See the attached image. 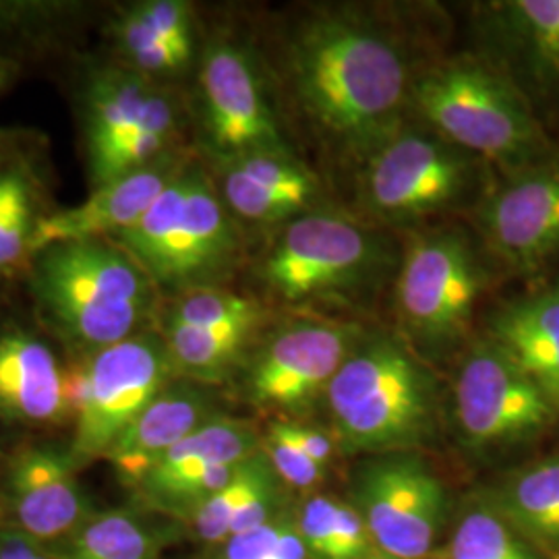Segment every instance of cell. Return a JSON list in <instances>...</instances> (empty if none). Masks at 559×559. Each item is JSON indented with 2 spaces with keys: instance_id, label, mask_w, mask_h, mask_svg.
Masks as SVG:
<instances>
[{
  "instance_id": "30bf717a",
  "label": "cell",
  "mask_w": 559,
  "mask_h": 559,
  "mask_svg": "<svg viewBox=\"0 0 559 559\" xmlns=\"http://www.w3.org/2000/svg\"><path fill=\"white\" fill-rule=\"evenodd\" d=\"M71 441L78 468L104 460L131 423L177 380L156 328L92 353L71 355Z\"/></svg>"
},
{
  "instance_id": "9a60e30c",
  "label": "cell",
  "mask_w": 559,
  "mask_h": 559,
  "mask_svg": "<svg viewBox=\"0 0 559 559\" xmlns=\"http://www.w3.org/2000/svg\"><path fill=\"white\" fill-rule=\"evenodd\" d=\"M267 323L255 297L214 286L162 300L154 328L177 378L218 388L239 376Z\"/></svg>"
},
{
  "instance_id": "83f0119b",
  "label": "cell",
  "mask_w": 559,
  "mask_h": 559,
  "mask_svg": "<svg viewBox=\"0 0 559 559\" xmlns=\"http://www.w3.org/2000/svg\"><path fill=\"white\" fill-rule=\"evenodd\" d=\"M300 537L313 559H369L378 554L359 510L348 500L321 491L295 503Z\"/></svg>"
},
{
  "instance_id": "8992f818",
  "label": "cell",
  "mask_w": 559,
  "mask_h": 559,
  "mask_svg": "<svg viewBox=\"0 0 559 559\" xmlns=\"http://www.w3.org/2000/svg\"><path fill=\"white\" fill-rule=\"evenodd\" d=\"M498 278L477 235L450 226L415 233L392 284L396 336L429 365L462 355L477 336L480 300Z\"/></svg>"
},
{
  "instance_id": "d4e9b609",
  "label": "cell",
  "mask_w": 559,
  "mask_h": 559,
  "mask_svg": "<svg viewBox=\"0 0 559 559\" xmlns=\"http://www.w3.org/2000/svg\"><path fill=\"white\" fill-rule=\"evenodd\" d=\"M480 498L545 559H559V448L503 468Z\"/></svg>"
},
{
  "instance_id": "cb8c5ba5",
  "label": "cell",
  "mask_w": 559,
  "mask_h": 559,
  "mask_svg": "<svg viewBox=\"0 0 559 559\" xmlns=\"http://www.w3.org/2000/svg\"><path fill=\"white\" fill-rule=\"evenodd\" d=\"M483 336L535 381L559 415V274L528 282L483 318Z\"/></svg>"
},
{
  "instance_id": "4fadbf2b",
  "label": "cell",
  "mask_w": 559,
  "mask_h": 559,
  "mask_svg": "<svg viewBox=\"0 0 559 559\" xmlns=\"http://www.w3.org/2000/svg\"><path fill=\"white\" fill-rule=\"evenodd\" d=\"M376 549L399 559H436L450 524V491L425 452L367 456L350 483Z\"/></svg>"
},
{
  "instance_id": "9c48e42d",
  "label": "cell",
  "mask_w": 559,
  "mask_h": 559,
  "mask_svg": "<svg viewBox=\"0 0 559 559\" xmlns=\"http://www.w3.org/2000/svg\"><path fill=\"white\" fill-rule=\"evenodd\" d=\"M357 175L362 212L390 228L473 214L498 179L487 162L413 119Z\"/></svg>"
},
{
  "instance_id": "603a6c76",
  "label": "cell",
  "mask_w": 559,
  "mask_h": 559,
  "mask_svg": "<svg viewBox=\"0 0 559 559\" xmlns=\"http://www.w3.org/2000/svg\"><path fill=\"white\" fill-rule=\"evenodd\" d=\"M221 413L216 388L177 378L131 423L104 460L133 491L173 448Z\"/></svg>"
},
{
  "instance_id": "277c9868",
  "label": "cell",
  "mask_w": 559,
  "mask_h": 559,
  "mask_svg": "<svg viewBox=\"0 0 559 559\" xmlns=\"http://www.w3.org/2000/svg\"><path fill=\"white\" fill-rule=\"evenodd\" d=\"M411 119L487 162L498 177L543 160L559 147L516 87L475 50L417 69Z\"/></svg>"
},
{
  "instance_id": "4dcf8cb0",
  "label": "cell",
  "mask_w": 559,
  "mask_h": 559,
  "mask_svg": "<svg viewBox=\"0 0 559 559\" xmlns=\"http://www.w3.org/2000/svg\"><path fill=\"white\" fill-rule=\"evenodd\" d=\"M112 41L120 57L119 64L164 85L182 75L195 59L158 34L141 17L135 4L120 11L112 23Z\"/></svg>"
},
{
  "instance_id": "8fae6325",
  "label": "cell",
  "mask_w": 559,
  "mask_h": 559,
  "mask_svg": "<svg viewBox=\"0 0 559 559\" xmlns=\"http://www.w3.org/2000/svg\"><path fill=\"white\" fill-rule=\"evenodd\" d=\"M182 108L164 83L119 62L96 69L83 92V141L92 189L182 147Z\"/></svg>"
},
{
  "instance_id": "d590c367",
  "label": "cell",
  "mask_w": 559,
  "mask_h": 559,
  "mask_svg": "<svg viewBox=\"0 0 559 559\" xmlns=\"http://www.w3.org/2000/svg\"><path fill=\"white\" fill-rule=\"evenodd\" d=\"M17 62L15 60L7 59V57H0V92L4 87H9V83L17 78Z\"/></svg>"
},
{
  "instance_id": "d6986e66",
  "label": "cell",
  "mask_w": 559,
  "mask_h": 559,
  "mask_svg": "<svg viewBox=\"0 0 559 559\" xmlns=\"http://www.w3.org/2000/svg\"><path fill=\"white\" fill-rule=\"evenodd\" d=\"M67 448L34 443L17 450L0 489V526L59 551L98 510Z\"/></svg>"
},
{
  "instance_id": "3957f363",
  "label": "cell",
  "mask_w": 559,
  "mask_h": 559,
  "mask_svg": "<svg viewBox=\"0 0 559 559\" xmlns=\"http://www.w3.org/2000/svg\"><path fill=\"white\" fill-rule=\"evenodd\" d=\"M27 265L40 316L71 355L117 344L156 323L160 290L117 240L52 245Z\"/></svg>"
},
{
  "instance_id": "7402d4cb",
  "label": "cell",
  "mask_w": 559,
  "mask_h": 559,
  "mask_svg": "<svg viewBox=\"0 0 559 559\" xmlns=\"http://www.w3.org/2000/svg\"><path fill=\"white\" fill-rule=\"evenodd\" d=\"M71 419L67 362L32 330L0 328V423L50 429Z\"/></svg>"
},
{
  "instance_id": "ac0fdd59",
  "label": "cell",
  "mask_w": 559,
  "mask_h": 559,
  "mask_svg": "<svg viewBox=\"0 0 559 559\" xmlns=\"http://www.w3.org/2000/svg\"><path fill=\"white\" fill-rule=\"evenodd\" d=\"M260 450L261 431L251 420L221 413L173 448L133 496L143 510L182 526Z\"/></svg>"
},
{
  "instance_id": "4316f807",
  "label": "cell",
  "mask_w": 559,
  "mask_h": 559,
  "mask_svg": "<svg viewBox=\"0 0 559 559\" xmlns=\"http://www.w3.org/2000/svg\"><path fill=\"white\" fill-rule=\"evenodd\" d=\"M179 528L177 522L141 506L102 510L85 520L59 551L62 559H160L179 539Z\"/></svg>"
},
{
  "instance_id": "836d02e7",
  "label": "cell",
  "mask_w": 559,
  "mask_h": 559,
  "mask_svg": "<svg viewBox=\"0 0 559 559\" xmlns=\"http://www.w3.org/2000/svg\"><path fill=\"white\" fill-rule=\"evenodd\" d=\"M135 9L158 34L173 41L182 52L195 57V13L182 0H143Z\"/></svg>"
},
{
  "instance_id": "2e32d148",
  "label": "cell",
  "mask_w": 559,
  "mask_h": 559,
  "mask_svg": "<svg viewBox=\"0 0 559 559\" xmlns=\"http://www.w3.org/2000/svg\"><path fill=\"white\" fill-rule=\"evenodd\" d=\"M201 143L216 164L253 154H295L260 64L233 38L205 46L198 73Z\"/></svg>"
},
{
  "instance_id": "5bb4252c",
  "label": "cell",
  "mask_w": 559,
  "mask_h": 559,
  "mask_svg": "<svg viewBox=\"0 0 559 559\" xmlns=\"http://www.w3.org/2000/svg\"><path fill=\"white\" fill-rule=\"evenodd\" d=\"M471 216L500 276L528 284L559 274V147L498 177Z\"/></svg>"
},
{
  "instance_id": "e0dca14e",
  "label": "cell",
  "mask_w": 559,
  "mask_h": 559,
  "mask_svg": "<svg viewBox=\"0 0 559 559\" xmlns=\"http://www.w3.org/2000/svg\"><path fill=\"white\" fill-rule=\"evenodd\" d=\"M471 38L473 50L516 87L540 124L551 135L559 131V0L475 2Z\"/></svg>"
},
{
  "instance_id": "5b68a950",
  "label": "cell",
  "mask_w": 559,
  "mask_h": 559,
  "mask_svg": "<svg viewBox=\"0 0 559 559\" xmlns=\"http://www.w3.org/2000/svg\"><path fill=\"white\" fill-rule=\"evenodd\" d=\"M402 251L378 226L318 207L276 230L260 278L290 305H350L394 284Z\"/></svg>"
},
{
  "instance_id": "f546056e",
  "label": "cell",
  "mask_w": 559,
  "mask_h": 559,
  "mask_svg": "<svg viewBox=\"0 0 559 559\" xmlns=\"http://www.w3.org/2000/svg\"><path fill=\"white\" fill-rule=\"evenodd\" d=\"M436 559L545 558L522 539L479 493H475L460 508L452 531Z\"/></svg>"
},
{
  "instance_id": "74e56055",
  "label": "cell",
  "mask_w": 559,
  "mask_h": 559,
  "mask_svg": "<svg viewBox=\"0 0 559 559\" xmlns=\"http://www.w3.org/2000/svg\"><path fill=\"white\" fill-rule=\"evenodd\" d=\"M369 559H399V558H392V556H385V554H380V551H378V554H373V556H371V558Z\"/></svg>"
},
{
  "instance_id": "ba28073f",
  "label": "cell",
  "mask_w": 559,
  "mask_h": 559,
  "mask_svg": "<svg viewBox=\"0 0 559 559\" xmlns=\"http://www.w3.org/2000/svg\"><path fill=\"white\" fill-rule=\"evenodd\" d=\"M445 415L460 450L501 471L547 450L559 431L539 385L480 332L460 355Z\"/></svg>"
},
{
  "instance_id": "7a4b0ae2",
  "label": "cell",
  "mask_w": 559,
  "mask_h": 559,
  "mask_svg": "<svg viewBox=\"0 0 559 559\" xmlns=\"http://www.w3.org/2000/svg\"><path fill=\"white\" fill-rule=\"evenodd\" d=\"M323 406L342 454L425 452L441 436L445 399L433 365L396 336L365 330Z\"/></svg>"
},
{
  "instance_id": "ffe728a7",
  "label": "cell",
  "mask_w": 559,
  "mask_h": 559,
  "mask_svg": "<svg viewBox=\"0 0 559 559\" xmlns=\"http://www.w3.org/2000/svg\"><path fill=\"white\" fill-rule=\"evenodd\" d=\"M191 160L193 156L179 147L160 160L92 189L87 200L78 205L48 212L36 228L32 255L62 242L117 239L147 214Z\"/></svg>"
},
{
  "instance_id": "f35d334b",
  "label": "cell",
  "mask_w": 559,
  "mask_h": 559,
  "mask_svg": "<svg viewBox=\"0 0 559 559\" xmlns=\"http://www.w3.org/2000/svg\"><path fill=\"white\" fill-rule=\"evenodd\" d=\"M0 559H9L7 551H4V547H2V540H0Z\"/></svg>"
},
{
  "instance_id": "7c38bea8",
  "label": "cell",
  "mask_w": 559,
  "mask_h": 559,
  "mask_svg": "<svg viewBox=\"0 0 559 559\" xmlns=\"http://www.w3.org/2000/svg\"><path fill=\"white\" fill-rule=\"evenodd\" d=\"M365 330L350 321L297 316L265 330L240 369L242 396L276 419L302 420L336 378Z\"/></svg>"
},
{
  "instance_id": "44dd1931",
  "label": "cell",
  "mask_w": 559,
  "mask_h": 559,
  "mask_svg": "<svg viewBox=\"0 0 559 559\" xmlns=\"http://www.w3.org/2000/svg\"><path fill=\"white\" fill-rule=\"evenodd\" d=\"M222 200L239 224L282 228L321 207L318 175L297 154H253L216 164Z\"/></svg>"
},
{
  "instance_id": "f1b7e54d",
  "label": "cell",
  "mask_w": 559,
  "mask_h": 559,
  "mask_svg": "<svg viewBox=\"0 0 559 559\" xmlns=\"http://www.w3.org/2000/svg\"><path fill=\"white\" fill-rule=\"evenodd\" d=\"M41 189L29 164L11 160L0 166V280L32 260V240L41 218Z\"/></svg>"
},
{
  "instance_id": "6da1fadb",
  "label": "cell",
  "mask_w": 559,
  "mask_h": 559,
  "mask_svg": "<svg viewBox=\"0 0 559 559\" xmlns=\"http://www.w3.org/2000/svg\"><path fill=\"white\" fill-rule=\"evenodd\" d=\"M288 98L336 160L359 170L411 122L417 69L399 34L357 7H316L280 52Z\"/></svg>"
},
{
  "instance_id": "52a82bcc",
  "label": "cell",
  "mask_w": 559,
  "mask_h": 559,
  "mask_svg": "<svg viewBox=\"0 0 559 559\" xmlns=\"http://www.w3.org/2000/svg\"><path fill=\"white\" fill-rule=\"evenodd\" d=\"M162 297L224 286L242 258L239 222L200 160L173 180L131 230L117 237Z\"/></svg>"
},
{
  "instance_id": "8d00e7d4",
  "label": "cell",
  "mask_w": 559,
  "mask_h": 559,
  "mask_svg": "<svg viewBox=\"0 0 559 559\" xmlns=\"http://www.w3.org/2000/svg\"><path fill=\"white\" fill-rule=\"evenodd\" d=\"M7 143H9V141L2 140V135H0V166L11 160V158H7Z\"/></svg>"
},
{
  "instance_id": "d6a6232c",
  "label": "cell",
  "mask_w": 559,
  "mask_h": 559,
  "mask_svg": "<svg viewBox=\"0 0 559 559\" xmlns=\"http://www.w3.org/2000/svg\"><path fill=\"white\" fill-rule=\"evenodd\" d=\"M261 450L290 491L313 493L330 475L325 466L311 459L299 443L288 436L282 419L270 420V425L261 433Z\"/></svg>"
},
{
  "instance_id": "1f68e13d",
  "label": "cell",
  "mask_w": 559,
  "mask_h": 559,
  "mask_svg": "<svg viewBox=\"0 0 559 559\" xmlns=\"http://www.w3.org/2000/svg\"><path fill=\"white\" fill-rule=\"evenodd\" d=\"M198 559H313V556L300 537L293 503L258 528L203 549Z\"/></svg>"
},
{
  "instance_id": "e575fe53",
  "label": "cell",
  "mask_w": 559,
  "mask_h": 559,
  "mask_svg": "<svg viewBox=\"0 0 559 559\" xmlns=\"http://www.w3.org/2000/svg\"><path fill=\"white\" fill-rule=\"evenodd\" d=\"M282 423L288 436L297 441L311 459L320 462L321 466H325L328 471L332 468V464L342 452H340L338 441L330 429H323L305 420L282 419Z\"/></svg>"
},
{
  "instance_id": "484cf974",
  "label": "cell",
  "mask_w": 559,
  "mask_h": 559,
  "mask_svg": "<svg viewBox=\"0 0 559 559\" xmlns=\"http://www.w3.org/2000/svg\"><path fill=\"white\" fill-rule=\"evenodd\" d=\"M290 506V489L282 483L272 462L260 450L240 464L235 477L198 508L182 528L207 549L258 528Z\"/></svg>"
}]
</instances>
